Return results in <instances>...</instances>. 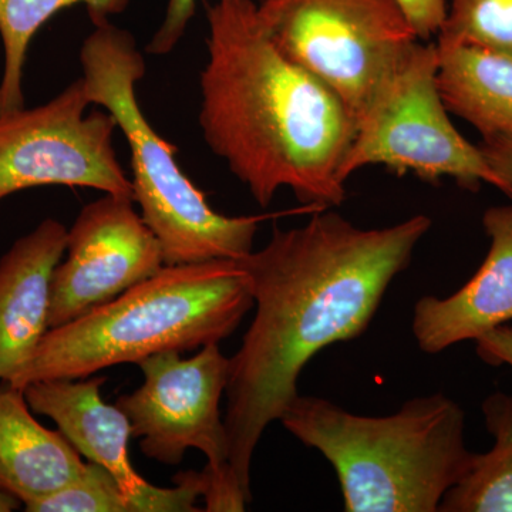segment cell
Segmentation results:
<instances>
[{
  "instance_id": "7c38bea8",
  "label": "cell",
  "mask_w": 512,
  "mask_h": 512,
  "mask_svg": "<svg viewBox=\"0 0 512 512\" xmlns=\"http://www.w3.org/2000/svg\"><path fill=\"white\" fill-rule=\"evenodd\" d=\"M483 225L490 249L473 278L448 298L424 296L414 306L421 352L437 355L512 320V205L488 208Z\"/></svg>"
},
{
  "instance_id": "8992f818",
  "label": "cell",
  "mask_w": 512,
  "mask_h": 512,
  "mask_svg": "<svg viewBox=\"0 0 512 512\" xmlns=\"http://www.w3.org/2000/svg\"><path fill=\"white\" fill-rule=\"evenodd\" d=\"M369 165L394 174H413L439 183L451 178L466 190L494 185L512 198V190L474 146L454 127L437 86V47L420 40L404 55L375 99L357 121L343 178Z\"/></svg>"
},
{
  "instance_id": "44dd1931",
  "label": "cell",
  "mask_w": 512,
  "mask_h": 512,
  "mask_svg": "<svg viewBox=\"0 0 512 512\" xmlns=\"http://www.w3.org/2000/svg\"><path fill=\"white\" fill-rule=\"evenodd\" d=\"M420 40L437 36L446 19L447 0H399Z\"/></svg>"
},
{
  "instance_id": "ffe728a7",
  "label": "cell",
  "mask_w": 512,
  "mask_h": 512,
  "mask_svg": "<svg viewBox=\"0 0 512 512\" xmlns=\"http://www.w3.org/2000/svg\"><path fill=\"white\" fill-rule=\"evenodd\" d=\"M195 8L197 0H168L163 23L154 33L147 52L156 56L173 52L187 32L188 25L194 18Z\"/></svg>"
},
{
  "instance_id": "9c48e42d",
  "label": "cell",
  "mask_w": 512,
  "mask_h": 512,
  "mask_svg": "<svg viewBox=\"0 0 512 512\" xmlns=\"http://www.w3.org/2000/svg\"><path fill=\"white\" fill-rule=\"evenodd\" d=\"M82 77L35 109L0 116V201L46 185L93 188L133 198L116 148L117 121L93 110Z\"/></svg>"
},
{
  "instance_id": "7402d4cb",
  "label": "cell",
  "mask_w": 512,
  "mask_h": 512,
  "mask_svg": "<svg viewBox=\"0 0 512 512\" xmlns=\"http://www.w3.org/2000/svg\"><path fill=\"white\" fill-rule=\"evenodd\" d=\"M477 355L491 366L512 367V326L504 325L474 340Z\"/></svg>"
},
{
  "instance_id": "3957f363",
  "label": "cell",
  "mask_w": 512,
  "mask_h": 512,
  "mask_svg": "<svg viewBox=\"0 0 512 512\" xmlns=\"http://www.w3.org/2000/svg\"><path fill=\"white\" fill-rule=\"evenodd\" d=\"M254 308L247 272L235 259L165 265L80 318L49 329L9 386L84 379L157 353L190 352L228 339Z\"/></svg>"
},
{
  "instance_id": "7a4b0ae2",
  "label": "cell",
  "mask_w": 512,
  "mask_h": 512,
  "mask_svg": "<svg viewBox=\"0 0 512 512\" xmlns=\"http://www.w3.org/2000/svg\"><path fill=\"white\" fill-rule=\"evenodd\" d=\"M207 20L198 114L207 146L261 207L282 188L302 204L339 207L353 114L279 50L254 0H217L207 6Z\"/></svg>"
},
{
  "instance_id": "6da1fadb",
  "label": "cell",
  "mask_w": 512,
  "mask_h": 512,
  "mask_svg": "<svg viewBox=\"0 0 512 512\" xmlns=\"http://www.w3.org/2000/svg\"><path fill=\"white\" fill-rule=\"evenodd\" d=\"M431 225L419 214L392 227L363 229L326 208L302 227H276L261 251L239 259L255 316L229 357L224 421L229 476L249 503L256 446L298 396L303 367L320 350L369 328Z\"/></svg>"
},
{
  "instance_id": "ba28073f",
  "label": "cell",
  "mask_w": 512,
  "mask_h": 512,
  "mask_svg": "<svg viewBox=\"0 0 512 512\" xmlns=\"http://www.w3.org/2000/svg\"><path fill=\"white\" fill-rule=\"evenodd\" d=\"M137 366L143 384L116 404L130 420L141 453L178 466L190 448L201 451L208 461L205 511H245L251 503L229 476L228 433L220 409L229 357L212 343L188 359L180 352H163Z\"/></svg>"
},
{
  "instance_id": "5b68a950",
  "label": "cell",
  "mask_w": 512,
  "mask_h": 512,
  "mask_svg": "<svg viewBox=\"0 0 512 512\" xmlns=\"http://www.w3.org/2000/svg\"><path fill=\"white\" fill-rule=\"evenodd\" d=\"M87 96L109 111L126 137L133 200L160 241L165 265L239 259L254 251L259 217H228L181 170L177 148L154 130L137 97L146 76L136 37L111 20L96 23L80 47Z\"/></svg>"
},
{
  "instance_id": "cb8c5ba5",
  "label": "cell",
  "mask_w": 512,
  "mask_h": 512,
  "mask_svg": "<svg viewBox=\"0 0 512 512\" xmlns=\"http://www.w3.org/2000/svg\"><path fill=\"white\" fill-rule=\"evenodd\" d=\"M20 507H22V503H20L18 498L0 491V512H12L18 510Z\"/></svg>"
},
{
  "instance_id": "d6986e66",
  "label": "cell",
  "mask_w": 512,
  "mask_h": 512,
  "mask_svg": "<svg viewBox=\"0 0 512 512\" xmlns=\"http://www.w3.org/2000/svg\"><path fill=\"white\" fill-rule=\"evenodd\" d=\"M28 512H134L123 488L106 468L87 461L72 483L25 505Z\"/></svg>"
},
{
  "instance_id": "5bb4252c",
  "label": "cell",
  "mask_w": 512,
  "mask_h": 512,
  "mask_svg": "<svg viewBox=\"0 0 512 512\" xmlns=\"http://www.w3.org/2000/svg\"><path fill=\"white\" fill-rule=\"evenodd\" d=\"M86 467L79 451L59 430L33 416L25 392L3 383L0 389V491L22 507L55 493Z\"/></svg>"
},
{
  "instance_id": "52a82bcc",
  "label": "cell",
  "mask_w": 512,
  "mask_h": 512,
  "mask_svg": "<svg viewBox=\"0 0 512 512\" xmlns=\"http://www.w3.org/2000/svg\"><path fill=\"white\" fill-rule=\"evenodd\" d=\"M258 13L279 50L328 86L356 123L420 40L399 0H262Z\"/></svg>"
},
{
  "instance_id": "9a60e30c",
  "label": "cell",
  "mask_w": 512,
  "mask_h": 512,
  "mask_svg": "<svg viewBox=\"0 0 512 512\" xmlns=\"http://www.w3.org/2000/svg\"><path fill=\"white\" fill-rule=\"evenodd\" d=\"M436 47L437 86L448 113L483 138L512 136V59L476 47Z\"/></svg>"
},
{
  "instance_id": "ac0fdd59",
  "label": "cell",
  "mask_w": 512,
  "mask_h": 512,
  "mask_svg": "<svg viewBox=\"0 0 512 512\" xmlns=\"http://www.w3.org/2000/svg\"><path fill=\"white\" fill-rule=\"evenodd\" d=\"M437 43L512 59V0H450Z\"/></svg>"
},
{
  "instance_id": "4fadbf2b",
  "label": "cell",
  "mask_w": 512,
  "mask_h": 512,
  "mask_svg": "<svg viewBox=\"0 0 512 512\" xmlns=\"http://www.w3.org/2000/svg\"><path fill=\"white\" fill-rule=\"evenodd\" d=\"M67 228L47 218L0 258V382L10 383L49 330L56 266L66 252Z\"/></svg>"
},
{
  "instance_id": "30bf717a",
  "label": "cell",
  "mask_w": 512,
  "mask_h": 512,
  "mask_svg": "<svg viewBox=\"0 0 512 512\" xmlns=\"http://www.w3.org/2000/svg\"><path fill=\"white\" fill-rule=\"evenodd\" d=\"M133 198L104 194L67 229L64 261L52 281L49 328L106 305L164 268L163 248Z\"/></svg>"
},
{
  "instance_id": "603a6c76",
  "label": "cell",
  "mask_w": 512,
  "mask_h": 512,
  "mask_svg": "<svg viewBox=\"0 0 512 512\" xmlns=\"http://www.w3.org/2000/svg\"><path fill=\"white\" fill-rule=\"evenodd\" d=\"M480 150L490 167L512 190V136L485 137Z\"/></svg>"
},
{
  "instance_id": "277c9868",
  "label": "cell",
  "mask_w": 512,
  "mask_h": 512,
  "mask_svg": "<svg viewBox=\"0 0 512 512\" xmlns=\"http://www.w3.org/2000/svg\"><path fill=\"white\" fill-rule=\"evenodd\" d=\"M279 421L335 468L346 512H437L476 456L464 440L466 414L443 393L379 417L298 394Z\"/></svg>"
},
{
  "instance_id": "2e32d148",
  "label": "cell",
  "mask_w": 512,
  "mask_h": 512,
  "mask_svg": "<svg viewBox=\"0 0 512 512\" xmlns=\"http://www.w3.org/2000/svg\"><path fill=\"white\" fill-rule=\"evenodd\" d=\"M490 451L474 456L463 480L441 501V512H512V394L495 392L483 403Z\"/></svg>"
},
{
  "instance_id": "e0dca14e",
  "label": "cell",
  "mask_w": 512,
  "mask_h": 512,
  "mask_svg": "<svg viewBox=\"0 0 512 512\" xmlns=\"http://www.w3.org/2000/svg\"><path fill=\"white\" fill-rule=\"evenodd\" d=\"M131 0H0V37L5 67L0 80V116L25 107L23 70L33 37L53 16L83 5L93 25L119 16Z\"/></svg>"
},
{
  "instance_id": "8fae6325",
  "label": "cell",
  "mask_w": 512,
  "mask_h": 512,
  "mask_svg": "<svg viewBox=\"0 0 512 512\" xmlns=\"http://www.w3.org/2000/svg\"><path fill=\"white\" fill-rule=\"evenodd\" d=\"M99 376L84 379L43 380L25 392L33 413L55 421L57 430L80 456L99 464L119 481L134 512H194L207 490L205 471H184L174 477V487L148 483L131 466L128 441L130 420L117 404L104 402Z\"/></svg>"
}]
</instances>
